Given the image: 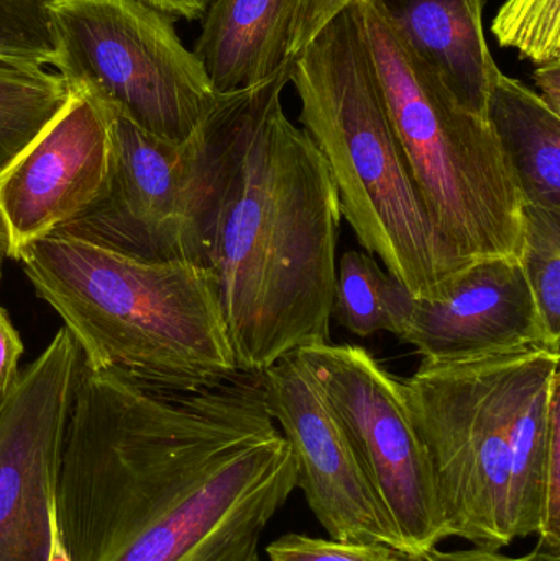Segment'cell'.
I'll return each instance as SVG.
<instances>
[{"instance_id":"1","label":"cell","mask_w":560,"mask_h":561,"mask_svg":"<svg viewBox=\"0 0 560 561\" xmlns=\"http://www.w3.org/2000/svg\"><path fill=\"white\" fill-rule=\"evenodd\" d=\"M296 488L260 375L160 391L82 365L56 491L69 560L262 561Z\"/></svg>"},{"instance_id":"2","label":"cell","mask_w":560,"mask_h":561,"mask_svg":"<svg viewBox=\"0 0 560 561\" xmlns=\"http://www.w3.org/2000/svg\"><path fill=\"white\" fill-rule=\"evenodd\" d=\"M292 62L219 95L207 115L214 174L203 266L216 279L237 368L252 375L331 342L341 203L321 151L283 108Z\"/></svg>"},{"instance_id":"3","label":"cell","mask_w":560,"mask_h":561,"mask_svg":"<svg viewBox=\"0 0 560 561\" xmlns=\"http://www.w3.org/2000/svg\"><path fill=\"white\" fill-rule=\"evenodd\" d=\"M559 350L421 362L404 405L430 463L447 536L500 550L538 534L552 431L560 424Z\"/></svg>"},{"instance_id":"4","label":"cell","mask_w":560,"mask_h":561,"mask_svg":"<svg viewBox=\"0 0 560 561\" xmlns=\"http://www.w3.org/2000/svg\"><path fill=\"white\" fill-rule=\"evenodd\" d=\"M16 262L65 322L82 365L141 388L196 391L239 373L213 273L52 233Z\"/></svg>"},{"instance_id":"5","label":"cell","mask_w":560,"mask_h":561,"mask_svg":"<svg viewBox=\"0 0 560 561\" xmlns=\"http://www.w3.org/2000/svg\"><path fill=\"white\" fill-rule=\"evenodd\" d=\"M302 130L321 151L342 217L414 297L453 275L388 115L354 3L293 58Z\"/></svg>"},{"instance_id":"6","label":"cell","mask_w":560,"mask_h":561,"mask_svg":"<svg viewBox=\"0 0 560 561\" xmlns=\"http://www.w3.org/2000/svg\"><path fill=\"white\" fill-rule=\"evenodd\" d=\"M352 3L450 273L479 260H519L526 203L489 122L457 104L377 0Z\"/></svg>"},{"instance_id":"7","label":"cell","mask_w":560,"mask_h":561,"mask_svg":"<svg viewBox=\"0 0 560 561\" xmlns=\"http://www.w3.org/2000/svg\"><path fill=\"white\" fill-rule=\"evenodd\" d=\"M55 61L69 91L181 144L217 104L206 71L160 10L141 0H52Z\"/></svg>"},{"instance_id":"8","label":"cell","mask_w":560,"mask_h":561,"mask_svg":"<svg viewBox=\"0 0 560 561\" xmlns=\"http://www.w3.org/2000/svg\"><path fill=\"white\" fill-rule=\"evenodd\" d=\"M107 112L112 137L107 190L88 213L55 233L147 262L203 266L214 174L209 121L204 118L186 141L174 144Z\"/></svg>"},{"instance_id":"9","label":"cell","mask_w":560,"mask_h":561,"mask_svg":"<svg viewBox=\"0 0 560 561\" xmlns=\"http://www.w3.org/2000/svg\"><path fill=\"white\" fill-rule=\"evenodd\" d=\"M295 355L344 428L403 552L421 561L449 536L430 463L408 417L403 379L357 345L321 343Z\"/></svg>"},{"instance_id":"10","label":"cell","mask_w":560,"mask_h":561,"mask_svg":"<svg viewBox=\"0 0 560 561\" xmlns=\"http://www.w3.org/2000/svg\"><path fill=\"white\" fill-rule=\"evenodd\" d=\"M82 356L61 327L0 399V561H71L56 491Z\"/></svg>"},{"instance_id":"11","label":"cell","mask_w":560,"mask_h":561,"mask_svg":"<svg viewBox=\"0 0 560 561\" xmlns=\"http://www.w3.org/2000/svg\"><path fill=\"white\" fill-rule=\"evenodd\" d=\"M112 174L111 117L92 99L71 101L2 171L0 222L7 259L88 213Z\"/></svg>"},{"instance_id":"12","label":"cell","mask_w":560,"mask_h":561,"mask_svg":"<svg viewBox=\"0 0 560 561\" xmlns=\"http://www.w3.org/2000/svg\"><path fill=\"white\" fill-rule=\"evenodd\" d=\"M268 414L295 457L298 488L331 539L403 550L344 428L295 353L259 373Z\"/></svg>"},{"instance_id":"13","label":"cell","mask_w":560,"mask_h":561,"mask_svg":"<svg viewBox=\"0 0 560 561\" xmlns=\"http://www.w3.org/2000/svg\"><path fill=\"white\" fill-rule=\"evenodd\" d=\"M398 339L427 363L466 362L519 350H559L519 260L485 259L414 297Z\"/></svg>"},{"instance_id":"14","label":"cell","mask_w":560,"mask_h":561,"mask_svg":"<svg viewBox=\"0 0 560 561\" xmlns=\"http://www.w3.org/2000/svg\"><path fill=\"white\" fill-rule=\"evenodd\" d=\"M398 35L460 107L487 118L500 69L483 30L485 0H377Z\"/></svg>"},{"instance_id":"15","label":"cell","mask_w":560,"mask_h":561,"mask_svg":"<svg viewBox=\"0 0 560 561\" xmlns=\"http://www.w3.org/2000/svg\"><path fill=\"white\" fill-rule=\"evenodd\" d=\"M299 0H213L194 46L219 95L253 88L293 61Z\"/></svg>"},{"instance_id":"16","label":"cell","mask_w":560,"mask_h":561,"mask_svg":"<svg viewBox=\"0 0 560 561\" xmlns=\"http://www.w3.org/2000/svg\"><path fill=\"white\" fill-rule=\"evenodd\" d=\"M487 118L526 206L560 213V115L538 92L500 72Z\"/></svg>"},{"instance_id":"17","label":"cell","mask_w":560,"mask_h":561,"mask_svg":"<svg viewBox=\"0 0 560 561\" xmlns=\"http://www.w3.org/2000/svg\"><path fill=\"white\" fill-rule=\"evenodd\" d=\"M413 299V293L368 253L348 250L339 260L332 317L354 335L397 336Z\"/></svg>"},{"instance_id":"18","label":"cell","mask_w":560,"mask_h":561,"mask_svg":"<svg viewBox=\"0 0 560 561\" xmlns=\"http://www.w3.org/2000/svg\"><path fill=\"white\" fill-rule=\"evenodd\" d=\"M71 101L65 79L42 66L0 61V171Z\"/></svg>"},{"instance_id":"19","label":"cell","mask_w":560,"mask_h":561,"mask_svg":"<svg viewBox=\"0 0 560 561\" xmlns=\"http://www.w3.org/2000/svg\"><path fill=\"white\" fill-rule=\"evenodd\" d=\"M519 265L535 294L549 336L560 343V213L525 207Z\"/></svg>"},{"instance_id":"20","label":"cell","mask_w":560,"mask_h":561,"mask_svg":"<svg viewBox=\"0 0 560 561\" xmlns=\"http://www.w3.org/2000/svg\"><path fill=\"white\" fill-rule=\"evenodd\" d=\"M492 32L503 48H513L535 65L560 59V0H506Z\"/></svg>"},{"instance_id":"21","label":"cell","mask_w":560,"mask_h":561,"mask_svg":"<svg viewBox=\"0 0 560 561\" xmlns=\"http://www.w3.org/2000/svg\"><path fill=\"white\" fill-rule=\"evenodd\" d=\"M266 561H420L380 542H344L305 534H283L265 549Z\"/></svg>"},{"instance_id":"22","label":"cell","mask_w":560,"mask_h":561,"mask_svg":"<svg viewBox=\"0 0 560 561\" xmlns=\"http://www.w3.org/2000/svg\"><path fill=\"white\" fill-rule=\"evenodd\" d=\"M354 0H299L295 26H293L292 56L295 58L329 20L351 5Z\"/></svg>"},{"instance_id":"23","label":"cell","mask_w":560,"mask_h":561,"mask_svg":"<svg viewBox=\"0 0 560 561\" xmlns=\"http://www.w3.org/2000/svg\"><path fill=\"white\" fill-rule=\"evenodd\" d=\"M22 355V339L13 327L9 313L0 306V399L13 388L19 379V362Z\"/></svg>"},{"instance_id":"24","label":"cell","mask_w":560,"mask_h":561,"mask_svg":"<svg viewBox=\"0 0 560 561\" xmlns=\"http://www.w3.org/2000/svg\"><path fill=\"white\" fill-rule=\"evenodd\" d=\"M421 561H560V550L536 546L535 550L522 557H508L499 550L480 549L470 550H431Z\"/></svg>"},{"instance_id":"25","label":"cell","mask_w":560,"mask_h":561,"mask_svg":"<svg viewBox=\"0 0 560 561\" xmlns=\"http://www.w3.org/2000/svg\"><path fill=\"white\" fill-rule=\"evenodd\" d=\"M533 78L541 91L542 101L560 115V59L538 65Z\"/></svg>"},{"instance_id":"26","label":"cell","mask_w":560,"mask_h":561,"mask_svg":"<svg viewBox=\"0 0 560 561\" xmlns=\"http://www.w3.org/2000/svg\"><path fill=\"white\" fill-rule=\"evenodd\" d=\"M141 2L148 3L168 16L197 20L203 19L213 0H141Z\"/></svg>"},{"instance_id":"27","label":"cell","mask_w":560,"mask_h":561,"mask_svg":"<svg viewBox=\"0 0 560 561\" xmlns=\"http://www.w3.org/2000/svg\"><path fill=\"white\" fill-rule=\"evenodd\" d=\"M7 259V240L5 232H3L2 222H0V276H2L3 262Z\"/></svg>"}]
</instances>
